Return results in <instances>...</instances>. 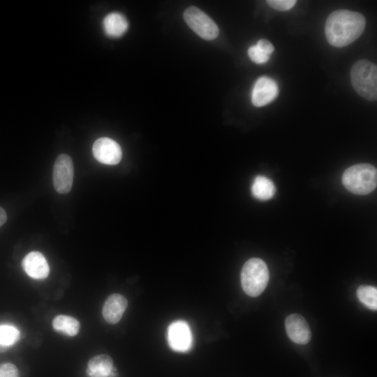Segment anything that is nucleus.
<instances>
[{"instance_id":"obj_1","label":"nucleus","mask_w":377,"mask_h":377,"mask_svg":"<svg viewBox=\"0 0 377 377\" xmlns=\"http://www.w3.org/2000/svg\"><path fill=\"white\" fill-rule=\"evenodd\" d=\"M365 25V19L360 13L344 10L335 11L329 15L326 23L328 42L337 48L349 46L361 36Z\"/></svg>"},{"instance_id":"obj_2","label":"nucleus","mask_w":377,"mask_h":377,"mask_svg":"<svg viewBox=\"0 0 377 377\" xmlns=\"http://www.w3.org/2000/svg\"><path fill=\"white\" fill-rule=\"evenodd\" d=\"M270 274L267 264L258 258L248 260L241 271V285L244 293L250 297H258L266 290Z\"/></svg>"},{"instance_id":"obj_3","label":"nucleus","mask_w":377,"mask_h":377,"mask_svg":"<svg viewBox=\"0 0 377 377\" xmlns=\"http://www.w3.org/2000/svg\"><path fill=\"white\" fill-rule=\"evenodd\" d=\"M342 183L344 187L353 194H369L376 188V169L369 164L352 166L343 174Z\"/></svg>"},{"instance_id":"obj_4","label":"nucleus","mask_w":377,"mask_h":377,"mask_svg":"<svg viewBox=\"0 0 377 377\" xmlns=\"http://www.w3.org/2000/svg\"><path fill=\"white\" fill-rule=\"evenodd\" d=\"M351 83L359 95L374 101L377 99V67L368 60L356 62L351 70Z\"/></svg>"},{"instance_id":"obj_5","label":"nucleus","mask_w":377,"mask_h":377,"mask_svg":"<svg viewBox=\"0 0 377 377\" xmlns=\"http://www.w3.org/2000/svg\"><path fill=\"white\" fill-rule=\"evenodd\" d=\"M184 19L189 27L205 40H215L219 34L216 24L197 8H187L184 13Z\"/></svg>"},{"instance_id":"obj_6","label":"nucleus","mask_w":377,"mask_h":377,"mask_svg":"<svg viewBox=\"0 0 377 377\" xmlns=\"http://www.w3.org/2000/svg\"><path fill=\"white\" fill-rule=\"evenodd\" d=\"M74 168L72 159L66 154L58 157L53 167V180L56 191L60 194L69 193L73 185Z\"/></svg>"},{"instance_id":"obj_7","label":"nucleus","mask_w":377,"mask_h":377,"mask_svg":"<svg viewBox=\"0 0 377 377\" xmlns=\"http://www.w3.org/2000/svg\"><path fill=\"white\" fill-rule=\"evenodd\" d=\"M92 152L94 158L100 163L107 165H116L122 160V152L119 144L109 138H101L93 145Z\"/></svg>"},{"instance_id":"obj_8","label":"nucleus","mask_w":377,"mask_h":377,"mask_svg":"<svg viewBox=\"0 0 377 377\" xmlns=\"http://www.w3.org/2000/svg\"><path fill=\"white\" fill-rule=\"evenodd\" d=\"M279 90L277 83L271 78L262 76L256 82L253 92L251 101L257 107L267 106L278 97Z\"/></svg>"},{"instance_id":"obj_9","label":"nucleus","mask_w":377,"mask_h":377,"mask_svg":"<svg viewBox=\"0 0 377 377\" xmlns=\"http://www.w3.org/2000/svg\"><path fill=\"white\" fill-rule=\"evenodd\" d=\"M285 328L289 337L296 344L305 345L311 340L310 328L305 318L300 315L288 316L285 321Z\"/></svg>"},{"instance_id":"obj_10","label":"nucleus","mask_w":377,"mask_h":377,"mask_svg":"<svg viewBox=\"0 0 377 377\" xmlns=\"http://www.w3.org/2000/svg\"><path fill=\"white\" fill-rule=\"evenodd\" d=\"M171 347L177 351H186L192 346V337L189 326L183 321L173 323L168 330Z\"/></svg>"},{"instance_id":"obj_11","label":"nucleus","mask_w":377,"mask_h":377,"mask_svg":"<svg viewBox=\"0 0 377 377\" xmlns=\"http://www.w3.org/2000/svg\"><path fill=\"white\" fill-rule=\"evenodd\" d=\"M22 267L25 272L35 280H44L49 275V264L44 256L38 251H33L26 256Z\"/></svg>"},{"instance_id":"obj_12","label":"nucleus","mask_w":377,"mask_h":377,"mask_svg":"<svg viewBox=\"0 0 377 377\" xmlns=\"http://www.w3.org/2000/svg\"><path fill=\"white\" fill-rule=\"evenodd\" d=\"M128 305V300L118 294L110 295L105 301L102 314L105 321L110 324H116L122 319Z\"/></svg>"},{"instance_id":"obj_13","label":"nucleus","mask_w":377,"mask_h":377,"mask_svg":"<svg viewBox=\"0 0 377 377\" xmlns=\"http://www.w3.org/2000/svg\"><path fill=\"white\" fill-rule=\"evenodd\" d=\"M103 28L108 37L117 38L127 32L129 24L127 19L122 15L111 13L104 18Z\"/></svg>"},{"instance_id":"obj_14","label":"nucleus","mask_w":377,"mask_h":377,"mask_svg":"<svg viewBox=\"0 0 377 377\" xmlns=\"http://www.w3.org/2000/svg\"><path fill=\"white\" fill-rule=\"evenodd\" d=\"M87 367L91 377H108L112 374L113 361L108 355H98L90 360Z\"/></svg>"},{"instance_id":"obj_15","label":"nucleus","mask_w":377,"mask_h":377,"mask_svg":"<svg viewBox=\"0 0 377 377\" xmlns=\"http://www.w3.org/2000/svg\"><path fill=\"white\" fill-rule=\"evenodd\" d=\"M276 191V189L274 182L263 176H257L253 185H251V193L260 201L271 199L275 196Z\"/></svg>"},{"instance_id":"obj_16","label":"nucleus","mask_w":377,"mask_h":377,"mask_svg":"<svg viewBox=\"0 0 377 377\" xmlns=\"http://www.w3.org/2000/svg\"><path fill=\"white\" fill-rule=\"evenodd\" d=\"M53 326L56 331L62 332L71 337L78 335L81 329L77 319L66 315L56 317L53 321Z\"/></svg>"},{"instance_id":"obj_17","label":"nucleus","mask_w":377,"mask_h":377,"mask_svg":"<svg viewBox=\"0 0 377 377\" xmlns=\"http://www.w3.org/2000/svg\"><path fill=\"white\" fill-rule=\"evenodd\" d=\"M21 337L20 331L10 325L0 326V353L6 352L14 346Z\"/></svg>"},{"instance_id":"obj_18","label":"nucleus","mask_w":377,"mask_h":377,"mask_svg":"<svg viewBox=\"0 0 377 377\" xmlns=\"http://www.w3.org/2000/svg\"><path fill=\"white\" fill-rule=\"evenodd\" d=\"M357 297L367 308L377 310V289L369 285H361L357 290Z\"/></svg>"},{"instance_id":"obj_19","label":"nucleus","mask_w":377,"mask_h":377,"mask_svg":"<svg viewBox=\"0 0 377 377\" xmlns=\"http://www.w3.org/2000/svg\"><path fill=\"white\" fill-rule=\"evenodd\" d=\"M248 56L251 61L258 65L265 64L270 59V56L262 51L257 46L249 49Z\"/></svg>"},{"instance_id":"obj_20","label":"nucleus","mask_w":377,"mask_h":377,"mask_svg":"<svg viewBox=\"0 0 377 377\" xmlns=\"http://www.w3.org/2000/svg\"><path fill=\"white\" fill-rule=\"evenodd\" d=\"M267 3L273 9L280 12L289 11L296 4L295 0H269Z\"/></svg>"},{"instance_id":"obj_21","label":"nucleus","mask_w":377,"mask_h":377,"mask_svg":"<svg viewBox=\"0 0 377 377\" xmlns=\"http://www.w3.org/2000/svg\"><path fill=\"white\" fill-rule=\"evenodd\" d=\"M19 371L16 365L12 363L0 365V377H19Z\"/></svg>"},{"instance_id":"obj_22","label":"nucleus","mask_w":377,"mask_h":377,"mask_svg":"<svg viewBox=\"0 0 377 377\" xmlns=\"http://www.w3.org/2000/svg\"><path fill=\"white\" fill-rule=\"evenodd\" d=\"M256 46L262 51H263L264 53H265L266 54L269 56L272 54L275 51V48L274 45L269 41L267 40H260Z\"/></svg>"},{"instance_id":"obj_23","label":"nucleus","mask_w":377,"mask_h":377,"mask_svg":"<svg viewBox=\"0 0 377 377\" xmlns=\"http://www.w3.org/2000/svg\"><path fill=\"white\" fill-rule=\"evenodd\" d=\"M8 220V215L6 211L0 207V227L3 226Z\"/></svg>"}]
</instances>
